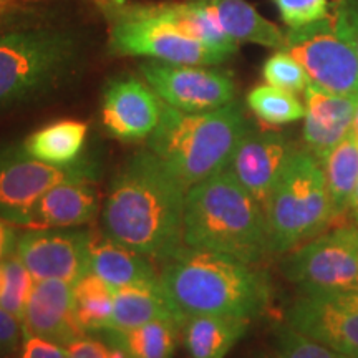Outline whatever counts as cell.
I'll return each instance as SVG.
<instances>
[{"label": "cell", "mask_w": 358, "mask_h": 358, "mask_svg": "<svg viewBox=\"0 0 358 358\" xmlns=\"http://www.w3.org/2000/svg\"><path fill=\"white\" fill-rule=\"evenodd\" d=\"M187 187L150 150L116 173L101 209V232L111 243L163 262L185 248Z\"/></svg>", "instance_id": "obj_1"}, {"label": "cell", "mask_w": 358, "mask_h": 358, "mask_svg": "<svg viewBox=\"0 0 358 358\" xmlns=\"http://www.w3.org/2000/svg\"><path fill=\"white\" fill-rule=\"evenodd\" d=\"M161 289L179 324L194 315L252 320L271 302L266 272L234 257L182 248L161 262Z\"/></svg>", "instance_id": "obj_2"}, {"label": "cell", "mask_w": 358, "mask_h": 358, "mask_svg": "<svg viewBox=\"0 0 358 358\" xmlns=\"http://www.w3.org/2000/svg\"><path fill=\"white\" fill-rule=\"evenodd\" d=\"M185 245L257 266L272 256L267 219L259 204L227 171L187 189Z\"/></svg>", "instance_id": "obj_3"}, {"label": "cell", "mask_w": 358, "mask_h": 358, "mask_svg": "<svg viewBox=\"0 0 358 358\" xmlns=\"http://www.w3.org/2000/svg\"><path fill=\"white\" fill-rule=\"evenodd\" d=\"M249 123L239 103L203 113H185L163 103L148 150L166 164L187 189L226 171Z\"/></svg>", "instance_id": "obj_4"}, {"label": "cell", "mask_w": 358, "mask_h": 358, "mask_svg": "<svg viewBox=\"0 0 358 358\" xmlns=\"http://www.w3.org/2000/svg\"><path fill=\"white\" fill-rule=\"evenodd\" d=\"M82 42L73 29L32 24L0 34V108L48 92L77 66Z\"/></svg>", "instance_id": "obj_5"}, {"label": "cell", "mask_w": 358, "mask_h": 358, "mask_svg": "<svg viewBox=\"0 0 358 358\" xmlns=\"http://www.w3.org/2000/svg\"><path fill=\"white\" fill-rule=\"evenodd\" d=\"M272 254H287L332 227L322 163L295 150L264 204Z\"/></svg>", "instance_id": "obj_6"}, {"label": "cell", "mask_w": 358, "mask_h": 358, "mask_svg": "<svg viewBox=\"0 0 358 358\" xmlns=\"http://www.w3.org/2000/svg\"><path fill=\"white\" fill-rule=\"evenodd\" d=\"M282 50L306 69L317 87L358 100V52L337 10L332 8L325 19L285 30Z\"/></svg>", "instance_id": "obj_7"}, {"label": "cell", "mask_w": 358, "mask_h": 358, "mask_svg": "<svg viewBox=\"0 0 358 358\" xmlns=\"http://www.w3.org/2000/svg\"><path fill=\"white\" fill-rule=\"evenodd\" d=\"M108 22V50L116 57H145L185 65H219L234 53L211 47L174 27L96 6Z\"/></svg>", "instance_id": "obj_8"}, {"label": "cell", "mask_w": 358, "mask_h": 358, "mask_svg": "<svg viewBox=\"0 0 358 358\" xmlns=\"http://www.w3.org/2000/svg\"><path fill=\"white\" fill-rule=\"evenodd\" d=\"M280 271L301 292L358 290V224L334 226L290 250Z\"/></svg>", "instance_id": "obj_9"}, {"label": "cell", "mask_w": 358, "mask_h": 358, "mask_svg": "<svg viewBox=\"0 0 358 358\" xmlns=\"http://www.w3.org/2000/svg\"><path fill=\"white\" fill-rule=\"evenodd\" d=\"M95 174L88 159L57 166L32 158L24 145L0 150V221L24 227L34 204L48 189L66 181H92Z\"/></svg>", "instance_id": "obj_10"}, {"label": "cell", "mask_w": 358, "mask_h": 358, "mask_svg": "<svg viewBox=\"0 0 358 358\" xmlns=\"http://www.w3.org/2000/svg\"><path fill=\"white\" fill-rule=\"evenodd\" d=\"M138 70L161 101L185 113L222 108L236 98L231 75L209 66L146 60Z\"/></svg>", "instance_id": "obj_11"}, {"label": "cell", "mask_w": 358, "mask_h": 358, "mask_svg": "<svg viewBox=\"0 0 358 358\" xmlns=\"http://www.w3.org/2000/svg\"><path fill=\"white\" fill-rule=\"evenodd\" d=\"M285 322L322 345L358 358V290L301 292Z\"/></svg>", "instance_id": "obj_12"}, {"label": "cell", "mask_w": 358, "mask_h": 358, "mask_svg": "<svg viewBox=\"0 0 358 358\" xmlns=\"http://www.w3.org/2000/svg\"><path fill=\"white\" fill-rule=\"evenodd\" d=\"M92 232L85 229H29L17 241L15 256L35 282L58 279L75 284L90 272Z\"/></svg>", "instance_id": "obj_13"}, {"label": "cell", "mask_w": 358, "mask_h": 358, "mask_svg": "<svg viewBox=\"0 0 358 358\" xmlns=\"http://www.w3.org/2000/svg\"><path fill=\"white\" fill-rule=\"evenodd\" d=\"M163 101L145 80L131 75L108 82L103 90L101 123L123 143L148 140L158 127Z\"/></svg>", "instance_id": "obj_14"}, {"label": "cell", "mask_w": 358, "mask_h": 358, "mask_svg": "<svg viewBox=\"0 0 358 358\" xmlns=\"http://www.w3.org/2000/svg\"><path fill=\"white\" fill-rule=\"evenodd\" d=\"M295 150L297 148L282 133L254 131L249 128L226 171L264 208Z\"/></svg>", "instance_id": "obj_15"}, {"label": "cell", "mask_w": 358, "mask_h": 358, "mask_svg": "<svg viewBox=\"0 0 358 358\" xmlns=\"http://www.w3.org/2000/svg\"><path fill=\"white\" fill-rule=\"evenodd\" d=\"M22 327L24 335H35L62 347L87 337L75 313L73 284L58 279L35 282Z\"/></svg>", "instance_id": "obj_16"}, {"label": "cell", "mask_w": 358, "mask_h": 358, "mask_svg": "<svg viewBox=\"0 0 358 358\" xmlns=\"http://www.w3.org/2000/svg\"><path fill=\"white\" fill-rule=\"evenodd\" d=\"M303 141L306 150L322 161L352 133L358 100L337 95L310 83L303 93Z\"/></svg>", "instance_id": "obj_17"}, {"label": "cell", "mask_w": 358, "mask_h": 358, "mask_svg": "<svg viewBox=\"0 0 358 358\" xmlns=\"http://www.w3.org/2000/svg\"><path fill=\"white\" fill-rule=\"evenodd\" d=\"M96 6H105L127 15L141 17L156 22H163L201 40V42L236 53L239 45L227 37L219 27L216 19L203 7L199 0L174 3H129L127 0H93Z\"/></svg>", "instance_id": "obj_18"}, {"label": "cell", "mask_w": 358, "mask_h": 358, "mask_svg": "<svg viewBox=\"0 0 358 358\" xmlns=\"http://www.w3.org/2000/svg\"><path fill=\"white\" fill-rule=\"evenodd\" d=\"M100 213L92 181H66L53 186L34 204L25 229H66L90 224Z\"/></svg>", "instance_id": "obj_19"}, {"label": "cell", "mask_w": 358, "mask_h": 358, "mask_svg": "<svg viewBox=\"0 0 358 358\" xmlns=\"http://www.w3.org/2000/svg\"><path fill=\"white\" fill-rule=\"evenodd\" d=\"M90 272L96 274L113 289L140 285L159 287V271L150 257L111 243L108 237L92 232Z\"/></svg>", "instance_id": "obj_20"}, {"label": "cell", "mask_w": 358, "mask_h": 358, "mask_svg": "<svg viewBox=\"0 0 358 358\" xmlns=\"http://www.w3.org/2000/svg\"><path fill=\"white\" fill-rule=\"evenodd\" d=\"M216 19L222 32L232 42L256 43L261 47L282 50L285 32L271 20L264 19L245 0H199Z\"/></svg>", "instance_id": "obj_21"}, {"label": "cell", "mask_w": 358, "mask_h": 358, "mask_svg": "<svg viewBox=\"0 0 358 358\" xmlns=\"http://www.w3.org/2000/svg\"><path fill=\"white\" fill-rule=\"evenodd\" d=\"M332 208V227L348 222L358 185V136L350 133L320 161Z\"/></svg>", "instance_id": "obj_22"}, {"label": "cell", "mask_w": 358, "mask_h": 358, "mask_svg": "<svg viewBox=\"0 0 358 358\" xmlns=\"http://www.w3.org/2000/svg\"><path fill=\"white\" fill-rule=\"evenodd\" d=\"M250 320L226 315H194L185 324V345L191 358H226L244 337Z\"/></svg>", "instance_id": "obj_23"}, {"label": "cell", "mask_w": 358, "mask_h": 358, "mask_svg": "<svg viewBox=\"0 0 358 358\" xmlns=\"http://www.w3.org/2000/svg\"><path fill=\"white\" fill-rule=\"evenodd\" d=\"M87 133V123L77 120H60L37 129L22 145L35 159L57 166H66L80 159Z\"/></svg>", "instance_id": "obj_24"}, {"label": "cell", "mask_w": 358, "mask_h": 358, "mask_svg": "<svg viewBox=\"0 0 358 358\" xmlns=\"http://www.w3.org/2000/svg\"><path fill=\"white\" fill-rule=\"evenodd\" d=\"M181 325L173 320H155L134 329L101 330L106 345L118 347L127 358H173Z\"/></svg>", "instance_id": "obj_25"}, {"label": "cell", "mask_w": 358, "mask_h": 358, "mask_svg": "<svg viewBox=\"0 0 358 358\" xmlns=\"http://www.w3.org/2000/svg\"><path fill=\"white\" fill-rule=\"evenodd\" d=\"M155 320H173L179 324L161 285L159 287L129 285V287L115 289L113 313L108 329L127 330Z\"/></svg>", "instance_id": "obj_26"}, {"label": "cell", "mask_w": 358, "mask_h": 358, "mask_svg": "<svg viewBox=\"0 0 358 358\" xmlns=\"http://www.w3.org/2000/svg\"><path fill=\"white\" fill-rule=\"evenodd\" d=\"M115 289L93 272L73 284V302L77 319L87 332L108 329L113 313Z\"/></svg>", "instance_id": "obj_27"}, {"label": "cell", "mask_w": 358, "mask_h": 358, "mask_svg": "<svg viewBox=\"0 0 358 358\" xmlns=\"http://www.w3.org/2000/svg\"><path fill=\"white\" fill-rule=\"evenodd\" d=\"M248 106L261 122L272 127L299 122L306 116V105L294 93L268 83L250 90Z\"/></svg>", "instance_id": "obj_28"}, {"label": "cell", "mask_w": 358, "mask_h": 358, "mask_svg": "<svg viewBox=\"0 0 358 358\" xmlns=\"http://www.w3.org/2000/svg\"><path fill=\"white\" fill-rule=\"evenodd\" d=\"M2 268L3 287L0 292V307L12 313L22 324L27 303H29L30 294L34 290L35 279L15 254L2 261Z\"/></svg>", "instance_id": "obj_29"}, {"label": "cell", "mask_w": 358, "mask_h": 358, "mask_svg": "<svg viewBox=\"0 0 358 358\" xmlns=\"http://www.w3.org/2000/svg\"><path fill=\"white\" fill-rule=\"evenodd\" d=\"M262 77L266 83L294 95L306 93L307 87L312 83L306 69L284 50H275L274 55L267 58L262 66Z\"/></svg>", "instance_id": "obj_30"}, {"label": "cell", "mask_w": 358, "mask_h": 358, "mask_svg": "<svg viewBox=\"0 0 358 358\" xmlns=\"http://www.w3.org/2000/svg\"><path fill=\"white\" fill-rule=\"evenodd\" d=\"M274 348L277 358H350L306 337L287 322L274 329Z\"/></svg>", "instance_id": "obj_31"}, {"label": "cell", "mask_w": 358, "mask_h": 358, "mask_svg": "<svg viewBox=\"0 0 358 358\" xmlns=\"http://www.w3.org/2000/svg\"><path fill=\"white\" fill-rule=\"evenodd\" d=\"M280 19L289 29L302 27L329 15V0H274Z\"/></svg>", "instance_id": "obj_32"}, {"label": "cell", "mask_w": 358, "mask_h": 358, "mask_svg": "<svg viewBox=\"0 0 358 358\" xmlns=\"http://www.w3.org/2000/svg\"><path fill=\"white\" fill-rule=\"evenodd\" d=\"M24 342V327L12 313L0 307V358H8Z\"/></svg>", "instance_id": "obj_33"}, {"label": "cell", "mask_w": 358, "mask_h": 358, "mask_svg": "<svg viewBox=\"0 0 358 358\" xmlns=\"http://www.w3.org/2000/svg\"><path fill=\"white\" fill-rule=\"evenodd\" d=\"M20 358H69V348L35 335H24Z\"/></svg>", "instance_id": "obj_34"}, {"label": "cell", "mask_w": 358, "mask_h": 358, "mask_svg": "<svg viewBox=\"0 0 358 358\" xmlns=\"http://www.w3.org/2000/svg\"><path fill=\"white\" fill-rule=\"evenodd\" d=\"M42 13L30 10L24 6L12 8H0V34L10 32V30L20 29V27L37 24L42 20Z\"/></svg>", "instance_id": "obj_35"}, {"label": "cell", "mask_w": 358, "mask_h": 358, "mask_svg": "<svg viewBox=\"0 0 358 358\" xmlns=\"http://www.w3.org/2000/svg\"><path fill=\"white\" fill-rule=\"evenodd\" d=\"M66 348H69V358H108V345L88 337L71 343Z\"/></svg>", "instance_id": "obj_36"}, {"label": "cell", "mask_w": 358, "mask_h": 358, "mask_svg": "<svg viewBox=\"0 0 358 358\" xmlns=\"http://www.w3.org/2000/svg\"><path fill=\"white\" fill-rule=\"evenodd\" d=\"M332 8L337 10L343 17V20L347 22V27L350 30L358 52V0H335Z\"/></svg>", "instance_id": "obj_37"}, {"label": "cell", "mask_w": 358, "mask_h": 358, "mask_svg": "<svg viewBox=\"0 0 358 358\" xmlns=\"http://www.w3.org/2000/svg\"><path fill=\"white\" fill-rule=\"evenodd\" d=\"M17 241H19V237H17L15 231L8 226V222L0 221V262L15 254Z\"/></svg>", "instance_id": "obj_38"}, {"label": "cell", "mask_w": 358, "mask_h": 358, "mask_svg": "<svg viewBox=\"0 0 358 358\" xmlns=\"http://www.w3.org/2000/svg\"><path fill=\"white\" fill-rule=\"evenodd\" d=\"M348 221L358 224V185H357V189H355V196H353V201H352V208H350V214H348Z\"/></svg>", "instance_id": "obj_39"}, {"label": "cell", "mask_w": 358, "mask_h": 358, "mask_svg": "<svg viewBox=\"0 0 358 358\" xmlns=\"http://www.w3.org/2000/svg\"><path fill=\"white\" fill-rule=\"evenodd\" d=\"M19 6H24L22 0H0V8H12Z\"/></svg>", "instance_id": "obj_40"}, {"label": "cell", "mask_w": 358, "mask_h": 358, "mask_svg": "<svg viewBox=\"0 0 358 358\" xmlns=\"http://www.w3.org/2000/svg\"><path fill=\"white\" fill-rule=\"evenodd\" d=\"M108 358H127L123 350H120L118 347H111L108 345Z\"/></svg>", "instance_id": "obj_41"}, {"label": "cell", "mask_w": 358, "mask_h": 358, "mask_svg": "<svg viewBox=\"0 0 358 358\" xmlns=\"http://www.w3.org/2000/svg\"><path fill=\"white\" fill-rule=\"evenodd\" d=\"M352 131L357 134L358 136V105H357V111H355V118H353V128H352Z\"/></svg>", "instance_id": "obj_42"}, {"label": "cell", "mask_w": 358, "mask_h": 358, "mask_svg": "<svg viewBox=\"0 0 358 358\" xmlns=\"http://www.w3.org/2000/svg\"><path fill=\"white\" fill-rule=\"evenodd\" d=\"M3 287V268H2V262H0V292H2Z\"/></svg>", "instance_id": "obj_43"}, {"label": "cell", "mask_w": 358, "mask_h": 358, "mask_svg": "<svg viewBox=\"0 0 358 358\" xmlns=\"http://www.w3.org/2000/svg\"><path fill=\"white\" fill-rule=\"evenodd\" d=\"M261 358H266V357H261Z\"/></svg>", "instance_id": "obj_44"}]
</instances>
